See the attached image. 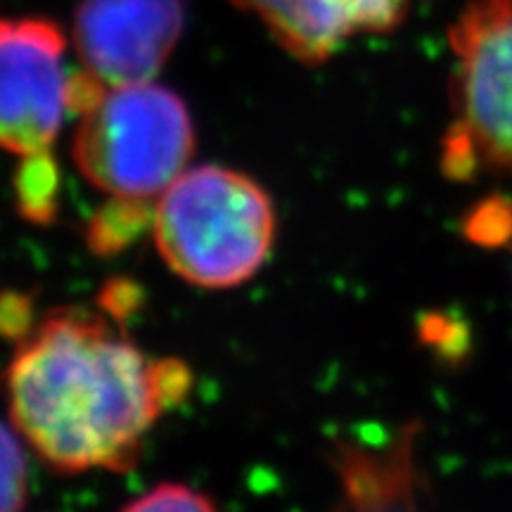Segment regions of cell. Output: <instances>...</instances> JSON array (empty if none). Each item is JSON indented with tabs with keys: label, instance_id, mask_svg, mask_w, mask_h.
<instances>
[{
	"label": "cell",
	"instance_id": "277c9868",
	"mask_svg": "<svg viewBox=\"0 0 512 512\" xmlns=\"http://www.w3.org/2000/svg\"><path fill=\"white\" fill-rule=\"evenodd\" d=\"M456 57L444 171L512 176V0H470L448 29Z\"/></svg>",
	"mask_w": 512,
	"mask_h": 512
},
{
	"label": "cell",
	"instance_id": "52a82bcc",
	"mask_svg": "<svg viewBox=\"0 0 512 512\" xmlns=\"http://www.w3.org/2000/svg\"><path fill=\"white\" fill-rule=\"evenodd\" d=\"M264 24L294 60L316 67L363 34H389L411 0H230Z\"/></svg>",
	"mask_w": 512,
	"mask_h": 512
},
{
	"label": "cell",
	"instance_id": "8992f818",
	"mask_svg": "<svg viewBox=\"0 0 512 512\" xmlns=\"http://www.w3.org/2000/svg\"><path fill=\"white\" fill-rule=\"evenodd\" d=\"M181 0H81L74 48L88 74L107 88L150 83L181 41Z\"/></svg>",
	"mask_w": 512,
	"mask_h": 512
},
{
	"label": "cell",
	"instance_id": "9c48e42d",
	"mask_svg": "<svg viewBox=\"0 0 512 512\" xmlns=\"http://www.w3.org/2000/svg\"><path fill=\"white\" fill-rule=\"evenodd\" d=\"M57 183H60V176H57L50 150L22 157L15 176L19 214L31 223L53 221L57 209Z\"/></svg>",
	"mask_w": 512,
	"mask_h": 512
},
{
	"label": "cell",
	"instance_id": "6da1fadb",
	"mask_svg": "<svg viewBox=\"0 0 512 512\" xmlns=\"http://www.w3.org/2000/svg\"><path fill=\"white\" fill-rule=\"evenodd\" d=\"M5 380L15 430L53 470L79 475L131 470L147 432L188 394L190 370L67 306L17 339Z\"/></svg>",
	"mask_w": 512,
	"mask_h": 512
},
{
	"label": "cell",
	"instance_id": "30bf717a",
	"mask_svg": "<svg viewBox=\"0 0 512 512\" xmlns=\"http://www.w3.org/2000/svg\"><path fill=\"white\" fill-rule=\"evenodd\" d=\"M152 214H155V209L147 211V202L114 197L112 207L102 211L88 228V245L100 254L117 252L133 240L138 228H145L147 223L152 226Z\"/></svg>",
	"mask_w": 512,
	"mask_h": 512
},
{
	"label": "cell",
	"instance_id": "7c38bea8",
	"mask_svg": "<svg viewBox=\"0 0 512 512\" xmlns=\"http://www.w3.org/2000/svg\"><path fill=\"white\" fill-rule=\"evenodd\" d=\"M216 505L209 496L200 494V491L190 489L183 484H159L155 489L147 491L145 496H140L138 501H131L126 505V510L131 512H176V510H214Z\"/></svg>",
	"mask_w": 512,
	"mask_h": 512
},
{
	"label": "cell",
	"instance_id": "8fae6325",
	"mask_svg": "<svg viewBox=\"0 0 512 512\" xmlns=\"http://www.w3.org/2000/svg\"><path fill=\"white\" fill-rule=\"evenodd\" d=\"M22 434L15 430V425L8 420L3 427V512H17L27 503V484L29 470L27 458H24Z\"/></svg>",
	"mask_w": 512,
	"mask_h": 512
},
{
	"label": "cell",
	"instance_id": "3957f363",
	"mask_svg": "<svg viewBox=\"0 0 512 512\" xmlns=\"http://www.w3.org/2000/svg\"><path fill=\"white\" fill-rule=\"evenodd\" d=\"M195 128L185 102L157 83L107 88L79 114L72 155L93 188L150 202L188 169Z\"/></svg>",
	"mask_w": 512,
	"mask_h": 512
},
{
	"label": "cell",
	"instance_id": "7a4b0ae2",
	"mask_svg": "<svg viewBox=\"0 0 512 512\" xmlns=\"http://www.w3.org/2000/svg\"><path fill=\"white\" fill-rule=\"evenodd\" d=\"M152 235L178 278L228 290L266 264L275 240V207L268 192L240 171L195 166L155 200Z\"/></svg>",
	"mask_w": 512,
	"mask_h": 512
},
{
	"label": "cell",
	"instance_id": "ba28073f",
	"mask_svg": "<svg viewBox=\"0 0 512 512\" xmlns=\"http://www.w3.org/2000/svg\"><path fill=\"white\" fill-rule=\"evenodd\" d=\"M415 434L396 439L387 453H366L361 448H337V472L349 505L354 508H396L413 505Z\"/></svg>",
	"mask_w": 512,
	"mask_h": 512
},
{
	"label": "cell",
	"instance_id": "5b68a950",
	"mask_svg": "<svg viewBox=\"0 0 512 512\" xmlns=\"http://www.w3.org/2000/svg\"><path fill=\"white\" fill-rule=\"evenodd\" d=\"M67 38L46 17L0 24V140L12 155L46 152L69 112L64 74Z\"/></svg>",
	"mask_w": 512,
	"mask_h": 512
}]
</instances>
